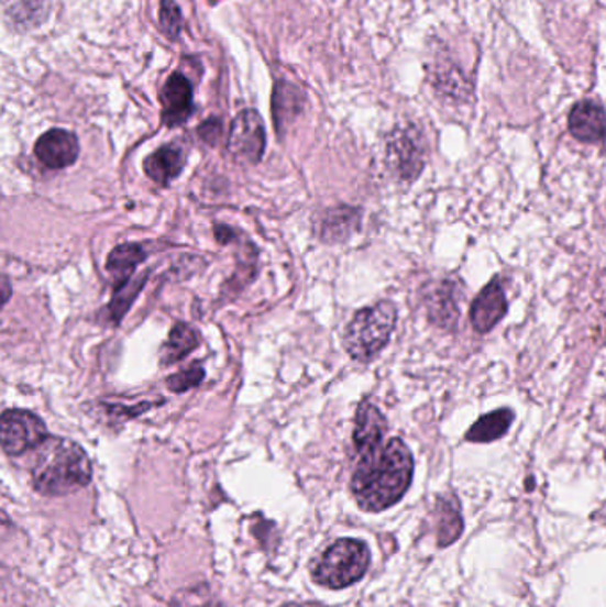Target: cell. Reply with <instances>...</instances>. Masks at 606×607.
Wrapping results in <instances>:
<instances>
[{
  "label": "cell",
  "mask_w": 606,
  "mask_h": 607,
  "mask_svg": "<svg viewBox=\"0 0 606 607\" xmlns=\"http://www.w3.org/2000/svg\"><path fill=\"white\" fill-rule=\"evenodd\" d=\"M411 451L400 439H389L357 455L351 490L362 510L381 511L403 499L412 482Z\"/></svg>",
  "instance_id": "obj_1"
},
{
  "label": "cell",
  "mask_w": 606,
  "mask_h": 607,
  "mask_svg": "<svg viewBox=\"0 0 606 607\" xmlns=\"http://www.w3.org/2000/svg\"><path fill=\"white\" fill-rule=\"evenodd\" d=\"M93 476L86 451L74 441L48 438L37 451L33 485L43 496H68L88 487Z\"/></svg>",
  "instance_id": "obj_2"
},
{
  "label": "cell",
  "mask_w": 606,
  "mask_h": 607,
  "mask_svg": "<svg viewBox=\"0 0 606 607\" xmlns=\"http://www.w3.org/2000/svg\"><path fill=\"white\" fill-rule=\"evenodd\" d=\"M395 325L397 308L389 300L360 309L345 329L343 346L352 360L368 363L388 345Z\"/></svg>",
  "instance_id": "obj_3"
},
{
  "label": "cell",
  "mask_w": 606,
  "mask_h": 607,
  "mask_svg": "<svg viewBox=\"0 0 606 607\" xmlns=\"http://www.w3.org/2000/svg\"><path fill=\"white\" fill-rule=\"evenodd\" d=\"M371 565V551L365 542L340 539L329 545L313 565L317 585L329 589H342L354 585L366 574Z\"/></svg>",
  "instance_id": "obj_4"
},
{
  "label": "cell",
  "mask_w": 606,
  "mask_h": 607,
  "mask_svg": "<svg viewBox=\"0 0 606 607\" xmlns=\"http://www.w3.org/2000/svg\"><path fill=\"white\" fill-rule=\"evenodd\" d=\"M2 450L10 456H20L47 441V427L29 410H5L0 423Z\"/></svg>",
  "instance_id": "obj_5"
},
{
  "label": "cell",
  "mask_w": 606,
  "mask_h": 607,
  "mask_svg": "<svg viewBox=\"0 0 606 607\" xmlns=\"http://www.w3.org/2000/svg\"><path fill=\"white\" fill-rule=\"evenodd\" d=\"M228 152L242 164L256 166L265 152V124L253 109L242 111L233 120L228 134Z\"/></svg>",
  "instance_id": "obj_6"
},
{
  "label": "cell",
  "mask_w": 606,
  "mask_h": 607,
  "mask_svg": "<svg viewBox=\"0 0 606 607\" xmlns=\"http://www.w3.org/2000/svg\"><path fill=\"white\" fill-rule=\"evenodd\" d=\"M423 141L417 130L395 132L388 143V164L400 180H415L423 169Z\"/></svg>",
  "instance_id": "obj_7"
},
{
  "label": "cell",
  "mask_w": 606,
  "mask_h": 607,
  "mask_svg": "<svg viewBox=\"0 0 606 607\" xmlns=\"http://www.w3.org/2000/svg\"><path fill=\"white\" fill-rule=\"evenodd\" d=\"M79 139L68 130H51L37 139L34 153L37 161L48 169H65L75 164L79 157Z\"/></svg>",
  "instance_id": "obj_8"
},
{
  "label": "cell",
  "mask_w": 606,
  "mask_h": 607,
  "mask_svg": "<svg viewBox=\"0 0 606 607\" xmlns=\"http://www.w3.org/2000/svg\"><path fill=\"white\" fill-rule=\"evenodd\" d=\"M163 103V121L169 129H176L186 123L195 111L192 103V86L184 75L175 74L167 79L161 92Z\"/></svg>",
  "instance_id": "obj_9"
},
{
  "label": "cell",
  "mask_w": 606,
  "mask_h": 607,
  "mask_svg": "<svg viewBox=\"0 0 606 607\" xmlns=\"http://www.w3.org/2000/svg\"><path fill=\"white\" fill-rule=\"evenodd\" d=\"M507 313V299L498 279H493L489 285L484 286V290L473 300L470 309L472 325L478 334H486L491 329H495L496 323Z\"/></svg>",
  "instance_id": "obj_10"
},
{
  "label": "cell",
  "mask_w": 606,
  "mask_h": 607,
  "mask_svg": "<svg viewBox=\"0 0 606 607\" xmlns=\"http://www.w3.org/2000/svg\"><path fill=\"white\" fill-rule=\"evenodd\" d=\"M570 132L582 143H602L606 137V112L593 100H582L571 109Z\"/></svg>",
  "instance_id": "obj_11"
},
{
  "label": "cell",
  "mask_w": 606,
  "mask_h": 607,
  "mask_svg": "<svg viewBox=\"0 0 606 607\" xmlns=\"http://www.w3.org/2000/svg\"><path fill=\"white\" fill-rule=\"evenodd\" d=\"M386 430H388V423H386L385 416L381 415V410L371 401H363L357 407L356 424H354V433H352L357 455L385 444Z\"/></svg>",
  "instance_id": "obj_12"
},
{
  "label": "cell",
  "mask_w": 606,
  "mask_h": 607,
  "mask_svg": "<svg viewBox=\"0 0 606 607\" xmlns=\"http://www.w3.org/2000/svg\"><path fill=\"white\" fill-rule=\"evenodd\" d=\"M186 166V153L175 144H167L144 161V173L157 185L172 184Z\"/></svg>",
  "instance_id": "obj_13"
},
{
  "label": "cell",
  "mask_w": 606,
  "mask_h": 607,
  "mask_svg": "<svg viewBox=\"0 0 606 607\" xmlns=\"http://www.w3.org/2000/svg\"><path fill=\"white\" fill-rule=\"evenodd\" d=\"M459 290L452 282H441L427 294V309L429 318L436 325L452 329L458 323Z\"/></svg>",
  "instance_id": "obj_14"
},
{
  "label": "cell",
  "mask_w": 606,
  "mask_h": 607,
  "mask_svg": "<svg viewBox=\"0 0 606 607\" xmlns=\"http://www.w3.org/2000/svg\"><path fill=\"white\" fill-rule=\"evenodd\" d=\"M150 251L143 244H125L114 249L107 258V271L114 277L117 286L130 282L134 277L135 268L148 258Z\"/></svg>",
  "instance_id": "obj_15"
},
{
  "label": "cell",
  "mask_w": 606,
  "mask_h": 607,
  "mask_svg": "<svg viewBox=\"0 0 606 607\" xmlns=\"http://www.w3.org/2000/svg\"><path fill=\"white\" fill-rule=\"evenodd\" d=\"M198 345L199 336L195 327L189 323H176L161 350V363L163 366L180 363L187 355L192 354Z\"/></svg>",
  "instance_id": "obj_16"
},
{
  "label": "cell",
  "mask_w": 606,
  "mask_h": 607,
  "mask_svg": "<svg viewBox=\"0 0 606 607\" xmlns=\"http://www.w3.org/2000/svg\"><path fill=\"white\" fill-rule=\"evenodd\" d=\"M513 421L514 412L510 409H498L491 415L482 416L477 423L472 424L467 430L466 441L478 442V444L498 441L507 433Z\"/></svg>",
  "instance_id": "obj_17"
},
{
  "label": "cell",
  "mask_w": 606,
  "mask_h": 607,
  "mask_svg": "<svg viewBox=\"0 0 606 607\" xmlns=\"http://www.w3.org/2000/svg\"><path fill=\"white\" fill-rule=\"evenodd\" d=\"M357 224H360L357 210L348 207L337 208V210L326 213L320 235L326 242H340V240L348 239L352 231L356 230Z\"/></svg>",
  "instance_id": "obj_18"
},
{
  "label": "cell",
  "mask_w": 606,
  "mask_h": 607,
  "mask_svg": "<svg viewBox=\"0 0 606 607\" xmlns=\"http://www.w3.org/2000/svg\"><path fill=\"white\" fill-rule=\"evenodd\" d=\"M146 282H148V272L134 276L130 282L114 288V295H112L111 304H109L112 323H120L123 320V317H125L130 306L134 302L135 297L143 290Z\"/></svg>",
  "instance_id": "obj_19"
},
{
  "label": "cell",
  "mask_w": 606,
  "mask_h": 607,
  "mask_svg": "<svg viewBox=\"0 0 606 607\" xmlns=\"http://www.w3.org/2000/svg\"><path fill=\"white\" fill-rule=\"evenodd\" d=\"M161 27H163L164 34L172 40L180 36L184 16H181L180 8L173 0L161 2Z\"/></svg>",
  "instance_id": "obj_20"
},
{
  "label": "cell",
  "mask_w": 606,
  "mask_h": 607,
  "mask_svg": "<svg viewBox=\"0 0 606 607\" xmlns=\"http://www.w3.org/2000/svg\"><path fill=\"white\" fill-rule=\"evenodd\" d=\"M205 369L199 364H192L190 368L184 372L176 373L173 377L167 378L166 384L173 393L189 391L192 387H198L203 383Z\"/></svg>",
  "instance_id": "obj_21"
},
{
  "label": "cell",
  "mask_w": 606,
  "mask_h": 607,
  "mask_svg": "<svg viewBox=\"0 0 606 607\" xmlns=\"http://www.w3.org/2000/svg\"><path fill=\"white\" fill-rule=\"evenodd\" d=\"M221 121L210 118V120L205 121V123L199 126L198 132L205 143L216 144L218 143V139L221 137Z\"/></svg>",
  "instance_id": "obj_22"
},
{
  "label": "cell",
  "mask_w": 606,
  "mask_h": 607,
  "mask_svg": "<svg viewBox=\"0 0 606 607\" xmlns=\"http://www.w3.org/2000/svg\"><path fill=\"white\" fill-rule=\"evenodd\" d=\"M189 607H227L224 606V604H221V603H218V600H209V603H203V604H195V606H189Z\"/></svg>",
  "instance_id": "obj_23"
}]
</instances>
